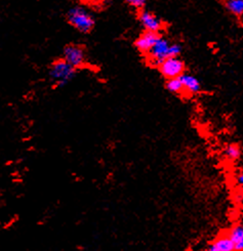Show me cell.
Instances as JSON below:
<instances>
[{
	"label": "cell",
	"instance_id": "obj_3",
	"mask_svg": "<svg viewBox=\"0 0 243 251\" xmlns=\"http://www.w3.org/2000/svg\"><path fill=\"white\" fill-rule=\"evenodd\" d=\"M63 58L77 70L86 65V50L83 45L70 43L67 44L63 50Z\"/></svg>",
	"mask_w": 243,
	"mask_h": 251
},
{
	"label": "cell",
	"instance_id": "obj_11",
	"mask_svg": "<svg viewBox=\"0 0 243 251\" xmlns=\"http://www.w3.org/2000/svg\"><path fill=\"white\" fill-rule=\"evenodd\" d=\"M165 88L167 91H169L170 94L176 95V96H186V93H185L184 85L181 80L180 77L177 78H171V79H166L165 81Z\"/></svg>",
	"mask_w": 243,
	"mask_h": 251
},
{
	"label": "cell",
	"instance_id": "obj_2",
	"mask_svg": "<svg viewBox=\"0 0 243 251\" xmlns=\"http://www.w3.org/2000/svg\"><path fill=\"white\" fill-rule=\"evenodd\" d=\"M76 68L69 64L64 58L54 60L50 67V77L55 86H65L75 77Z\"/></svg>",
	"mask_w": 243,
	"mask_h": 251
},
{
	"label": "cell",
	"instance_id": "obj_17",
	"mask_svg": "<svg viewBox=\"0 0 243 251\" xmlns=\"http://www.w3.org/2000/svg\"><path fill=\"white\" fill-rule=\"evenodd\" d=\"M88 1L91 3V4H95V5H99V4H103L105 3L107 0H88Z\"/></svg>",
	"mask_w": 243,
	"mask_h": 251
},
{
	"label": "cell",
	"instance_id": "obj_12",
	"mask_svg": "<svg viewBox=\"0 0 243 251\" xmlns=\"http://www.w3.org/2000/svg\"><path fill=\"white\" fill-rule=\"evenodd\" d=\"M225 6L232 15L236 17L243 16V0H226Z\"/></svg>",
	"mask_w": 243,
	"mask_h": 251
},
{
	"label": "cell",
	"instance_id": "obj_16",
	"mask_svg": "<svg viewBox=\"0 0 243 251\" xmlns=\"http://www.w3.org/2000/svg\"><path fill=\"white\" fill-rule=\"evenodd\" d=\"M236 181H237V184L243 189V171H240V173L237 175Z\"/></svg>",
	"mask_w": 243,
	"mask_h": 251
},
{
	"label": "cell",
	"instance_id": "obj_15",
	"mask_svg": "<svg viewBox=\"0 0 243 251\" xmlns=\"http://www.w3.org/2000/svg\"><path fill=\"white\" fill-rule=\"evenodd\" d=\"M124 1L132 7H135L136 9H143L146 5L147 0H124Z\"/></svg>",
	"mask_w": 243,
	"mask_h": 251
},
{
	"label": "cell",
	"instance_id": "obj_13",
	"mask_svg": "<svg viewBox=\"0 0 243 251\" xmlns=\"http://www.w3.org/2000/svg\"><path fill=\"white\" fill-rule=\"evenodd\" d=\"M224 155L229 159V160L236 161L238 159H240L242 155V150L237 144H230L225 148Z\"/></svg>",
	"mask_w": 243,
	"mask_h": 251
},
{
	"label": "cell",
	"instance_id": "obj_14",
	"mask_svg": "<svg viewBox=\"0 0 243 251\" xmlns=\"http://www.w3.org/2000/svg\"><path fill=\"white\" fill-rule=\"evenodd\" d=\"M182 52V47L179 43H170L168 58H178Z\"/></svg>",
	"mask_w": 243,
	"mask_h": 251
},
{
	"label": "cell",
	"instance_id": "obj_5",
	"mask_svg": "<svg viewBox=\"0 0 243 251\" xmlns=\"http://www.w3.org/2000/svg\"><path fill=\"white\" fill-rule=\"evenodd\" d=\"M157 69L165 79L181 77L185 73V63L178 58H167L162 62Z\"/></svg>",
	"mask_w": 243,
	"mask_h": 251
},
{
	"label": "cell",
	"instance_id": "obj_1",
	"mask_svg": "<svg viewBox=\"0 0 243 251\" xmlns=\"http://www.w3.org/2000/svg\"><path fill=\"white\" fill-rule=\"evenodd\" d=\"M66 20L69 25L82 34L90 33L96 26L95 18L86 9L80 6L69 9L66 15Z\"/></svg>",
	"mask_w": 243,
	"mask_h": 251
},
{
	"label": "cell",
	"instance_id": "obj_7",
	"mask_svg": "<svg viewBox=\"0 0 243 251\" xmlns=\"http://www.w3.org/2000/svg\"><path fill=\"white\" fill-rule=\"evenodd\" d=\"M160 36L161 35L157 32L145 30L141 35L135 39V47L142 54L146 55L154 47V44L156 43V41L159 39Z\"/></svg>",
	"mask_w": 243,
	"mask_h": 251
},
{
	"label": "cell",
	"instance_id": "obj_6",
	"mask_svg": "<svg viewBox=\"0 0 243 251\" xmlns=\"http://www.w3.org/2000/svg\"><path fill=\"white\" fill-rule=\"evenodd\" d=\"M137 17H138V21L141 23V25L146 31H152V32L159 33L164 28V23L162 22L156 15L151 13V11L141 9Z\"/></svg>",
	"mask_w": 243,
	"mask_h": 251
},
{
	"label": "cell",
	"instance_id": "obj_4",
	"mask_svg": "<svg viewBox=\"0 0 243 251\" xmlns=\"http://www.w3.org/2000/svg\"><path fill=\"white\" fill-rule=\"evenodd\" d=\"M170 43L164 37L160 36L159 39L154 44V47L151 49L147 54L146 58L148 60V64L152 67L158 68V66L168 58Z\"/></svg>",
	"mask_w": 243,
	"mask_h": 251
},
{
	"label": "cell",
	"instance_id": "obj_8",
	"mask_svg": "<svg viewBox=\"0 0 243 251\" xmlns=\"http://www.w3.org/2000/svg\"><path fill=\"white\" fill-rule=\"evenodd\" d=\"M180 78L183 82L185 93H186L187 97L195 96L201 93V84L195 76L184 73Z\"/></svg>",
	"mask_w": 243,
	"mask_h": 251
},
{
	"label": "cell",
	"instance_id": "obj_9",
	"mask_svg": "<svg viewBox=\"0 0 243 251\" xmlns=\"http://www.w3.org/2000/svg\"><path fill=\"white\" fill-rule=\"evenodd\" d=\"M210 251H233L234 244L228 233L217 236L207 247Z\"/></svg>",
	"mask_w": 243,
	"mask_h": 251
},
{
	"label": "cell",
	"instance_id": "obj_10",
	"mask_svg": "<svg viewBox=\"0 0 243 251\" xmlns=\"http://www.w3.org/2000/svg\"><path fill=\"white\" fill-rule=\"evenodd\" d=\"M234 244V250L243 251V225H236L228 232Z\"/></svg>",
	"mask_w": 243,
	"mask_h": 251
}]
</instances>
